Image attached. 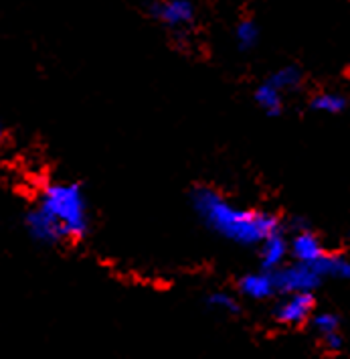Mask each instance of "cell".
Segmentation results:
<instances>
[{"instance_id":"cell-4","label":"cell","mask_w":350,"mask_h":359,"mask_svg":"<svg viewBox=\"0 0 350 359\" xmlns=\"http://www.w3.org/2000/svg\"><path fill=\"white\" fill-rule=\"evenodd\" d=\"M316 299L314 292H292L284 294V301L277 303L274 319L286 327H300L312 319Z\"/></svg>"},{"instance_id":"cell-5","label":"cell","mask_w":350,"mask_h":359,"mask_svg":"<svg viewBox=\"0 0 350 359\" xmlns=\"http://www.w3.org/2000/svg\"><path fill=\"white\" fill-rule=\"evenodd\" d=\"M24 226L29 229L31 238H33L35 242H38V244L55 246V244L65 242V236H63L61 227L55 224V219H53L47 211H43L38 205L27 213Z\"/></svg>"},{"instance_id":"cell-9","label":"cell","mask_w":350,"mask_h":359,"mask_svg":"<svg viewBox=\"0 0 350 359\" xmlns=\"http://www.w3.org/2000/svg\"><path fill=\"white\" fill-rule=\"evenodd\" d=\"M259 266L261 270H270L274 272L279 266L286 264L288 256H290V242L281 236V231L272 233L270 238H265L259 244Z\"/></svg>"},{"instance_id":"cell-10","label":"cell","mask_w":350,"mask_h":359,"mask_svg":"<svg viewBox=\"0 0 350 359\" xmlns=\"http://www.w3.org/2000/svg\"><path fill=\"white\" fill-rule=\"evenodd\" d=\"M320 276L326 278H338V280H350V260L338 254H324L316 264H312Z\"/></svg>"},{"instance_id":"cell-1","label":"cell","mask_w":350,"mask_h":359,"mask_svg":"<svg viewBox=\"0 0 350 359\" xmlns=\"http://www.w3.org/2000/svg\"><path fill=\"white\" fill-rule=\"evenodd\" d=\"M192 205L199 217L221 238L239 246H259L279 231V219L267 211L235 208L221 193L199 187L192 193Z\"/></svg>"},{"instance_id":"cell-14","label":"cell","mask_w":350,"mask_h":359,"mask_svg":"<svg viewBox=\"0 0 350 359\" xmlns=\"http://www.w3.org/2000/svg\"><path fill=\"white\" fill-rule=\"evenodd\" d=\"M206 306H211L213 311L223 313V315H237L241 311L239 301L229 294V292H223V290H215L206 297Z\"/></svg>"},{"instance_id":"cell-2","label":"cell","mask_w":350,"mask_h":359,"mask_svg":"<svg viewBox=\"0 0 350 359\" xmlns=\"http://www.w3.org/2000/svg\"><path fill=\"white\" fill-rule=\"evenodd\" d=\"M38 208L47 211L61 227L65 240H79L90 229V208L77 183H47L38 195Z\"/></svg>"},{"instance_id":"cell-17","label":"cell","mask_w":350,"mask_h":359,"mask_svg":"<svg viewBox=\"0 0 350 359\" xmlns=\"http://www.w3.org/2000/svg\"><path fill=\"white\" fill-rule=\"evenodd\" d=\"M322 345H324V349L326 351H340L342 349V345H344V339H342V335L340 333H332V335H326V337H322Z\"/></svg>"},{"instance_id":"cell-15","label":"cell","mask_w":350,"mask_h":359,"mask_svg":"<svg viewBox=\"0 0 350 359\" xmlns=\"http://www.w3.org/2000/svg\"><path fill=\"white\" fill-rule=\"evenodd\" d=\"M312 329L318 333V337H326V335H332V333H340V317L336 313H330V311H324V313H316L312 315Z\"/></svg>"},{"instance_id":"cell-12","label":"cell","mask_w":350,"mask_h":359,"mask_svg":"<svg viewBox=\"0 0 350 359\" xmlns=\"http://www.w3.org/2000/svg\"><path fill=\"white\" fill-rule=\"evenodd\" d=\"M312 110L322 114H340L346 110L349 102L342 94H334V92H320L312 97L310 102Z\"/></svg>"},{"instance_id":"cell-13","label":"cell","mask_w":350,"mask_h":359,"mask_svg":"<svg viewBox=\"0 0 350 359\" xmlns=\"http://www.w3.org/2000/svg\"><path fill=\"white\" fill-rule=\"evenodd\" d=\"M274 88H277L281 94L286 92H295L302 86V72L298 67H281L274 76L267 79Z\"/></svg>"},{"instance_id":"cell-16","label":"cell","mask_w":350,"mask_h":359,"mask_svg":"<svg viewBox=\"0 0 350 359\" xmlns=\"http://www.w3.org/2000/svg\"><path fill=\"white\" fill-rule=\"evenodd\" d=\"M235 39H237L239 49H243V51L253 49L259 41L258 25L253 20H241L237 25V31H235Z\"/></svg>"},{"instance_id":"cell-18","label":"cell","mask_w":350,"mask_h":359,"mask_svg":"<svg viewBox=\"0 0 350 359\" xmlns=\"http://www.w3.org/2000/svg\"><path fill=\"white\" fill-rule=\"evenodd\" d=\"M4 138V126H2V122H0V140Z\"/></svg>"},{"instance_id":"cell-8","label":"cell","mask_w":350,"mask_h":359,"mask_svg":"<svg viewBox=\"0 0 350 359\" xmlns=\"http://www.w3.org/2000/svg\"><path fill=\"white\" fill-rule=\"evenodd\" d=\"M239 292L245 299H251V301H267V299L276 297L277 288L274 272L258 270V272H249V274L241 276Z\"/></svg>"},{"instance_id":"cell-7","label":"cell","mask_w":350,"mask_h":359,"mask_svg":"<svg viewBox=\"0 0 350 359\" xmlns=\"http://www.w3.org/2000/svg\"><path fill=\"white\" fill-rule=\"evenodd\" d=\"M290 254L295 262L316 264L326 254V248L314 231L304 227V229H298L294 233V238L290 242Z\"/></svg>"},{"instance_id":"cell-11","label":"cell","mask_w":350,"mask_h":359,"mask_svg":"<svg viewBox=\"0 0 350 359\" xmlns=\"http://www.w3.org/2000/svg\"><path fill=\"white\" fill-rule=\"evenodd\" d=\"M255 102L267 116H277L284 110V94L270 81H263L255 90Z\"/></svg>"},{"instance_id":"cell-6","label":"cell","mask_w":350,"mask_h":359,"mask_svg":"<svg viewBox=\"0 0 350 359\" xmlns=\"http://www.w3.org/2000/svg\"><path fill=\"white\" fill-rule=\"evenodd\" d=\"M154 19L164 22L170 29H183L195 20V6L188 0H162L152 4Z\"/></svg>"},{"instance_id":"cell-3","label":"cell","mask_w":350,"mask_h":359,"mask_svg":"<svg viewBox=\"0 0 350 359\" xmlns=\"http://www.w3.org/2000/svg\"><path fill=\"white\" fill-rule=\"evenodd\" d=\"M277 294H292V292H314L320 288L324 278L312 264L295 262L294 264L279 266L274 270Z\"/></svg>"}]
</instances>
